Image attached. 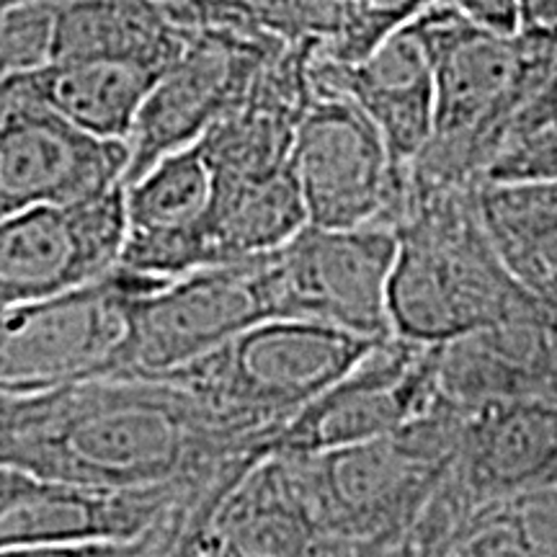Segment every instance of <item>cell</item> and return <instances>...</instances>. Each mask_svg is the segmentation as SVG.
I'll use <instances>...</instances> for the list:
<instances>
[{"label":"cell","mask_w":557,"mask_h":557,"mask_svg":"<svg viewBox=\"0 0 557 557\" xmlns=\"http://www.w3.org/2000/svg\"><path fill=\"white\" fill-rule=\"evenodd\" d=\"M410 29L434 75V132L408 176L431 186H478L511 116L545 83L557 47L478 29L449 0L423 11Z\"/></svg>","instance_id":"cell-4"},{"label":"cell","mask_w":557,"mask_h":557,"mask_svg":"<svg viewBox=\"0 0 557 557\" xmlns=\"http://www.w3.org/2000/svg\"><path fill=\"white\" fill-rule=\"evenodd\" d=\"M54 0L24 5L0 18V83L50 60Z\"/></svg>","instance_id":"cell-25"},{"label":"cell","mask_w":557,"mask_h":557,"mask_svg":"<svg viewBox=\"0 0 557 557\" xmlns=\"http://www.w3.org/2000/svg\"><path fill=\"white\" fill-rule=\"evenodd\" d=\"M465 413L442 395L393 434L289 455L315 519L320 555H400L418 513L455 462Z\"/></svg>","instance_id":"cell-3"},{"label":"cell","mask_w":557,"mask_h":557,"mask_svg":"<svg viewBox=\"0 0 557 557\" xmlns=\"http://www.w3.org/2000/svg\"><path fill=\"white\" fill-rule=\"evenodd\" d=\"M191 32L156 0H54L50 60L114 58L165 70Z\"/></svg>","instance_id":"cell-19"},{"label":"cell","mask_w":557,"mask_h":557,"mask_svg":"<svg viewBox=\"0 0 557 557\" xmlns=\"http://www.w3.org/2000/svg\"><path fill=\"white\" fill-rule=\"evenodd\" d=\"M274 318L269 253L209 263L135 295L127 331L101 377H158Z\"/></svg>","instance_id":"cell-6"},{"label":"cell","mask_w":557,"mask_h":557,"mask_svg":"<svg viewBox=\"0 0 557 557\" xmlns=\"http://www.w3.org/2000/svg\"><path fill=\"white\" fill-rule=\"evenodd\" d=\"M341 3H351V0H341Z\"/></svg>","instance_id":"cell-33"},{"label":"cell","mask_w":557,"mask_h":557,"mask_svg":"<svg viewBox=\"0 0 557 557\" xmlns=\"http://www.w3.org/2000/svg\"><path fill=\"white\" fill-rule=\"evenodd\" d=\"M248 21L289 47H325L336 37L344 18L341 0H243Z\"/></svg>","instance_id":"cell-24"},{"label":"cell","mask_w":557,"mask_h":557,"mask_svg":"<svg viewBox=\"0 0 557 557\" xmlns=\"http://www.w3.org/2000/svg\"><path fill=\"white\" fill-rule=\"evenodd\" d=\"M555 470L557 403L496 400L465 413L455 462L444 483L472 517L485 504L549 483Z\"/></svg>","instance_id":"cell-15"},{"label":"cell","mask_w":557,"mask_h":557,"mask_svg":"<svg viewBox=\"0 0 557 557\" xmlns=\"http://www.w3.org/2000/svg\"><path fill=\"white\" fill-rule=\"evenodd\" d=\"M127 165V139L90 135L13 78L0 83V218L101 197Z\"/></svg>","instance_id":"cell-11"},{"label":"cell","mask_w":557,"mask_h":557,"mask_svg":"<svg viewBox=\"0 0 557 557\" xmlns=\"http://www.w3.org/2000/svg\"><path fill=\"white\" fill-rule=\"evenodd\" d=\"M305 225L308 212L287 165L243 178L214 173V199L205 230L212 263L274 253Z\"/></svg>","instance_id":"cell-20"},{"label":"cell","mask_w":557,"mask_h":557,"mask_svg":"<svg viewBox=\"0 0 557 557\" xmlns=\"http://www.w3.org/2000/svg\"><path fill=\"white\" fill-rule=\"evenodd\" d=\"M555 116H557V54L545 83L529 96L524 107L511 116V122L508 124H532L542 120H555Z\"/></svg>","instance_id":"cell-29"},{"label":"cell","mask_w":557,"mask_h":557,"mask_svg":"<svg viewBox=\"0 0 557 557\" xmlns=\"http://www.w3.org/2000/svg\"><path fill=\"white\" fill-rule=\"evenodd\" d=\"M163 278L116 267L86 287L0 310V387L47 389L107 372L135 295Z\"/></svg>","instance_id":"cell-8"},{"label":"cell","mask_w":557,"mask_h":557,"mask_svg":"<svg viewBox=\"0 0 557 557\" xmlns=\"http://www.w3.org/2000/svg\"><path fill=\"white\" fill-rule=\"evenodd\" d=\"M315 90L346 96L369 116L400 171H408L434 132V75L416 32H395L359 62H333L315 52Z\"/></svg>","instance_id":"cell-16"},{"label":"cell","mask_w":557,"mask_h":557,"mask_svg":"<svg viewBox=\"0 0 557 557\" xmlns=\"http://www.w3.org/2000/svg\"><path fill=\"white\" fill-rule=\"evenodd\" d=\"M160 73L135 60L70 58L47 60L11 78L90 135L127 139Z\"/></svg>","instance_id":"cell-18"},{"label":"cell","mask_w":557,"mask_h":557,"mask_svg":"<svg viewBox=\"0 0 557 557\" xmlns=\"http://www.w3.org/2000/svg\"><path fill=\"white\" fill-rule=\"evenodd\" d=\"M519 32L542 45L557 47V0H517Z\"/></svg>","instance_id":"cell-28"},{"label":"cell","mask_w":557,"mask_h":557,"mask_svg":"<svg viewBox=\"0 0 557 557\" xmlns=\"http://www.w3.org/2000/svg\"><path fill=\"white\" fill-rule=\"evenodd\" d=\"M475 201L506 269L557 308V181L478 184Z\"/></svg>","instance_id":"cell-21"},{"label":"cell","mask_w":557,"mask_h":557,"mask_svg":"<svg viewBox=\"0 0 557 557\" xmlns=\"http://www.w3.org/2000/svg\"><path fill=\"white\" fill-rule=\"evenodd\" d=\"M287 169L310 225L395 230L406 207L408 171L393 163L364 111L333 90H315L299 114Z\"/></svg>","instance_id":"cell-7"},{"label":"cell","mask_w":557,"mask_h":557,"mask_svg":"<svg viewBox=\"0 0 557 557\" xmlns=\"http://www.w3.org/2000/svg\"><path fill=\"white\" fill-rule=\"evenodd\" d=\"M442 0H351L344 3L341 29L318 54L333 62H359L395 32Z\"/></svg>","instance_id":"cell-22"},{"label":"cell","mask_w":557,"mask_h":557,"mask_svg":"<svg viewBox=\"0 0 557 557\" xmlns=\"http://www.w3.org/2000/svg\"><path fill=\"white\" fill-rule=\"evenodd\" d=\"M442 398L438 346L382 338L338 382L263 438V455H315L393 434Z\"/></svg>","instance_id":"cell-10"},{"label":"cell","mask_w":557,"mask_h":557,"mask_svg":"<svg viewBox=\"0 0 557 557\" xmlns=\"http://www.w3.org/2000/svg\"><path fill=\"white\" fill-rule=\"evenodd\" d=\"M32 3H39V0H0V18H5L9 13L24 9V5H32Z\"/></svg>","instance_id":"cell-31"},{"label":"cell","mask_w":557,"mask_h":557,"mask_svg":"<svg viewBox=\"0 0 557 557\" xmlns=\"http://www.w3.org/2000/svg\"><path fill=\"white\" fill-rule=\"evenodd\" d=\"M259 457L253 438L160 374L11 389L0 468L73 485H186L199 496L201 527Z\"/></svg>","instance_id":"cell-1"},{"label":"cell","mask_w":557,"mask_h":557,"mask_svg":"<svg viewBox=\"0 0 557 557\" xmlns=\"http://www.w3.org/2000/svg\"><path fill=\"white\" fill-rule=\"evenodd\" d=\"M395 235L387 278L395 338L449 344L547 305L500 261L480 220L475 186H431L408 176Z\"/></svg>","instance_id":"cell-2"},{"label":"cell","mask_w":557,"mask_h":557,"mask_svg":"<svg viewBox=\"0 0 557 557\" xmlns=\"http://www.w3.org/2000/svg\"><path fill=\"white\" fill-rule=\"evenodd\" d=\"M29 475H24V472H16V470H0V504L3 500H9L13 493H18L21 487L29 483Z\"/></svg>","instance_id":"cell-30"},{"label":"cell","mask_w":557,"mask_h":557,"mask_svg":"<svg viewBox=\"0 0 557 557\" xmlns=\"http://www.w3.org/2000/svg\"><path fill=\"white\" fill-rule=\"evenodd\" d=\"M374 344L320 320L267 318L165 377L197 395L225 426L253 438L263 455V438L344 377Z\"/></svg>","instance_id":"cell-5"},{"label":"cell","mask_w":557,"mask_h":557,"mask_svg":"<svg viewBox=\"0 0 557 557\" xmlns=\"http://www.w3.org/2000/svg\"><path fill=\"white\" fill-rule=\"evenodd\" d=\"M478 29L513 37L519 32V5L517 0H449Z\"/></svg>","instance_id":"cell-27"},{"label":"cell","mask_w":557,"mask_h":557,"mask_svg":"<svg viewBox=\"0 0 557 557\" xmlns=\"http://www.w3.org/2000/svg\"><path fill=\"white\" fill-rule=\"evenodd\" d=\"M212 199L214 169L199 139L158 158L124 184L127 235L116 267L163 282L209 267Z\"/></svg>","instance_id":"cell-14"},{"label":"cell","mask_w":557,"mask_h":557,"mask_svg":"<svg viewBox=\"0 0 557 557\" xmlns=\"http://www.w3.org/2000/svg\"><path fill=\"white\" fill-rule=\"evenodd\" d=\"M549 483H557V470H555V475H553V480H549Z\"/></svg>","instance_id":"cell-32"},{"label":"cell","mask_w":557,"mask_h":557,"mask_svg":"<svg viewBox=\"0 0 557 557\" xmlns=\"http://www.w3.org/2000/svg\"><path fill=\"white\" fill-rule=\"evenodd\" d=\"M278 45L282 41L256 29H194L137 111L127 137L129 165L124 184L158 158L205 135L246 96L256 70Z\"/></svg>","instance_id":"cell-12"},{"label":"cell","mask_w":557,"mask_h":557,"mask_svg":"<svg viewBox=\"0 0 557 557\" xmlns=\"http://www.w3.org/2000/svg\"><path fill=\"white\" fill-rule=\"evenodd\" d=\"M521 555H557V483H542L506 498Z\"/></svg>","instance_id":"cell-26"},{"label":"cell","mask_w":557,"mask_h":557,"mask_svg":"<svg viewBox=\"0 0 557 557\" xmlns=\"http://www.w3.org/2000/svg\"><path fill=\"white\" fill-rule=\"evenodd\" d=\"M186 555H320V534L289 455L250 462Z\"/></svg>","instance_id":"cell-17"},{"label":"cell","mask_w":557,"mask_h":557,"mask_svg":"<svg viewBox=\"0 0 557 557\" xmlns=\"http://www.w3.org/2000/svg\"><path fill=\"white\" fill-rule=\"evenodd\" d=\"M395 248L393 227H318L308 222L269 253L274 318H308L364 338H389L387 278Z\"/></svg>","instance_id":"cell-9"},{"label":"cell","mask_w":557,"mask_h":557,"mask_svg":"<svg viewBox=\"0 0 557 557\" xmlns=\"http://www.w3.org/2000/svg\"><path fill=\"white\" fill-rule=\"evenodd\" d=\"M542 181H557V116L532 124H508L480 176V184Z\"/></svg>","instance_id":"cell-23"},{"label":"cell","mask_w":557,"mask_h":557,"mask_svg":"<svg viewBox=\"0 0 557 557\" xmlns=\"http://www.w3.org/2000/svg\"><path fill=\"white\" fill-rule=\"evenodd\" d=\"M124 184L75 205H39L0 218V310L86 287L120 263Z\"/></svg>","instance_id":"cell-13"}]
</instances>
